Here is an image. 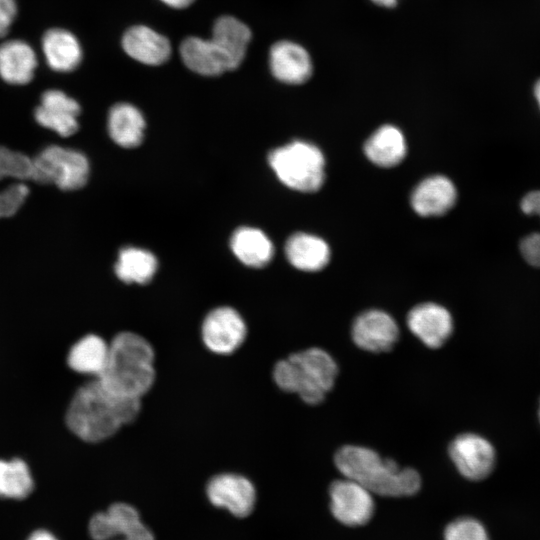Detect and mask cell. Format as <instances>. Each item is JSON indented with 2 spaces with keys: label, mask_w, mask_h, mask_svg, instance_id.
<instances>
[{
  "label": "cell",
  "mask_w": 540,
  "mask_h": 540,
  "mask_svg": "<svg viewBox=\"0 0 540 540\" xmlns=\"http://www.w3.org/2000/svg\"><path fill=\"white\" fill-rule=\"evenodd\" d=\"M157 270L155 256L144 249L126 247L119 252L115 264L117 277L125 283L146 284Z\"/></svg>",
  "instance_id": "cell-27"
},
{
  "label": "cell",
  "mask_w": 540,
  "mask_h": 540,
  "mask_svg": "<svg viewBox=\"0 0 540 540\" xmlns=\"http://www.w3.org/2000/svg\"><path fill=\"white\" fill-rule=\"evenodd\" d=\"M37 60L33 49L23 41L0 45V76L10 84H26L33 78Z\"/></svg>",
  "instance_id": "cell-21"
},
{
  "label": "cell",
  "mask_w": 540,
  "mask_h": 540,
  "mask_svg": "<svg viewBox=\"0 0 540 540\" xmlns=\"http://www.w3.org/2000/svg\"><path fill=\"white\" fill-rule=\"evenodd\" d=\"M32 159L23 153L0 146V182L32 180Z\"/></svg>",
  "instance_id": "cell-28"
},
{
  "label": "cell",
  "mask_w": 540,
  "mask_h": 540,
  "mask_svg": "<svg viewBox=\"0 0 540 540\" xmlns=\"http://www.w3.org/2000/svg\"><path fill=\"white\" fill-rule=\"evenodd\" d=\"M26 540H60L52 531L46 528L33 530Z\"/></svg>",
  "instance_id": "cell-35"
},
{
  "label": "cell",
  "mask_w": 540,
  "mask_h": 540,
  "mask_svg": "<svg viewBox=\"0 0 540 540\" xmlns=\"http://www.w3.org/2000/svg\"><path fill=\"white\" fill-rule=\"evenodd\" d=\"M122 47L134 60L151 66L165 63L172 51L167 37L145 25H135L126 30Z\"/></svg>",
  "instance_id": "cell-14"
},
{
  "label": "cell",
  "mask_w": 540,
  "mask_h": 540,
  "mask_svg": "<svg viewBox=\"0 0 540 540\" xmlns=\"http://www.w3.org/2000/svg\"><path fill=\"white\" fill-rule=\"evenodd\" d=\"M109 352V344L101 337L89 334L78 340L70 349L69 367L82 374L96 376L102 373Z\"/></svg>",
  "instance_id": "cell-25"
},
{
  "label": "cell",
  "mask_w": 540,
  "mask_h": 540,
  "mask_svg": "<svg viewBox=\"0 0 540 540\" xmlns=\"http://www.w3.org/2000/svg\"><path fill=\"white\" fill-rule=\"evenodd\" d=\"M406 152L404 135L393 125L379 127L364 144L367 158L380 167L388 168L399 164Z\"/></svg>",
  "instance_id": "cell-20"
},
{
  "label": "cell",
  "mask_w": 540,
  "mask_h": 540,
  "mask_svg": "<svg viewBox=\"0 0 540 540\" xmlns=\"http://www.w3.org/2000/svg\"><path fill=\"white\" fill-rule=\"evenodd\" d=\"M448 452L459 473L469 480H483L494 469L495 449L486 438L478 434L458 435L450 443Z\"/></svg>",
  "instance_id": "cell-8"
},
{
  "label": "cell",
  "mask_w": 540,
  "mask_h": 540,
  "mask_svg": "<svg viewBox=\"0 0 540 540\" xmlns=\"http://www.w3.org/2000/svg\"><path fill=\"white\" fill-rule=\"evenodd\" d=\"M113 540H154L152 532L141 522L128 531L117 535Z\"/></svg>",
  "instance_id": "cell-33"
},
{
  "label": "cell",
  "mask_w": 540,
  "mask_h": 540,
  "mask_svg": "<svg viewBox=\"0 0 540 540\" xmlns=\"http://www.w3.org/2000/svg\"><path fill=\"white\" fill-rule=\"evenodd\" d=\"M524 259L535 267H540V233L535 232L524 237L520 243Z\"/></svg>",
  "instance_id": "cell-31"
},
{
  "label": "cell",
  "mask_w": 540,
  "mask_h": 540,
  "mask_svg": "<svg viewBox=\"0 0 540 540\" xmlns=\"http://www.w3.org/2000/svg\"><path fill=\"white\" fill-rule=\"evenodd\" d=\"M269 66L273 76L286 84H302L312 74L308 52L299 44L286 40L270 48Z\"/></svg>",
  "instance_id": "cell-15"
},
{
  "label": "cell",
  "mask_w": 540,
  "mask_h": 540,
  "mask_svg": "<svg viewBox=\"0 0 540 540\" xmlns=\"http://www.w3.org/2000/svg\"><path fill=\"white\" fill-rule=\"evenodd\" d=\"M338 367L332 356L318 347H311L278 361L273 379L283 391L298 394L307 404L321 403L333 388Z\"/></svg>",
  "instance_id": "cell-4"
},
{
  "label": "cell",
  "mask_w": 540,
  "mask_h": 540,
  "mask_svg": "<svg viewBox=\"0 0 540 540\" xmlns=\"http://www.w3.org/2000/svg\"><path fill=\"white\" fill-rule=\"evenodd\" d=\"M179 52L185 66L197 74L218 76L230 71L226 58L211 38L187 37L180 44Z\"/></svg>",
  "instance_id": "cell-18"
},
{
  "label": "cell",
  "mask_w": 540,
  "mask_h": 540,
  "mask_svg": "<svg viewBox=\"0 0 540 540\" xmlns=\"http://www.w3.org/2000/svg\"><path fill=\"white\" fill-rule=\"evenodd\" d=\"M521 209L527 215L540 217V190L526 194L521 201Z\"/></svg>",
  "instance_id": "cell-34"
},
{
  "label": "cell",
  "mask_w": 540,
  "mask_h": 540,
  "mask_svg": "<svg viewBox=\"0 0 540 540\" xmlns=\"http://www.w3.org/2000/svg\"><path fill=\"white\" fill-rule=\"evenodd\" d=\"M445 540H489L485 527L470 517L458 518L447 525Z\"/></svg>",
  "instance_id": "cell-29"
},
{
  "label": "cell",
  "mask_w": 540,
  "mask_h": 540,
  "mask_svg": "<svg viewBox=\"0 0 540 540\" xmlns=\"http://www.w3.org/2000/svg\"><path fill=\"white\" fill-rule=\"evenodd\" d=\"M285 253L295 268L315 272L323 269L330 259V248L320 237L295 233L286 242Z\"/></svg>",
  "instance_id": "cell-19"
},
{
  "label": "cell",
  "mask_w": 540,
  "mask_h": 540,
  "mask_svg": "<svg viewBox=\"0 0 540 540\" xmlns=\"http://www.w3.org/2000/svg\"><path fill=\"white\" fill-rule=\"evenodd\" d=\"M35 488L32 469L20 458L0 459V499L23 500Z\"/></svg>",
  "instance_id": "cell-26"
},
{
  "label": "cell",
  "mask_w": 540,
  "mask_h": 540,
  "mask_svg": "<svg viewBox=\"0 0 540 540\" xmlns=\"http://www.w3.org/2000/svg\"><path fill=\"white\" fill-rule=\"evenodd\" d=\"M535 97L538 101V104L540 106V80L537 81L534 88Z\"/></svg>",
  "instance_id": "cell-38"
},
{
  "label": "cell",
  "mask_w": 540,
  "mask_h": 540,
  "mask_svg": "<svg viewBox=\"0 0 540 540\" xmlns=\"http://www.w3.org/2000/svg\"><path fill=\"white\" fill-rule=\"evenodd\" d=\"M79 113L80 106L73 98L59 90H48L42 95L34 116L41 126L68 137L78 130Z\"/></svg>",
  "instance_id": "cell-13"
},
{
  "label": "cell",
  "mask_w": 540,
  "mask_h": 540,
  "mask_svg": "<svg viewBox=\"0 0 540 540\" xmlns=\"http://www.w3.org/2000/svg\"><path fill=\"white\" fill-rule=\"evenodd\" d=\"M330 510L346 526H361L369 522L375 510L373 494L359 483L343 478L329 487Z\"/></svg>",
  "instance_id": "cell-7"
},
{
  "label": "cell",
  "mask_w": 540,
  "mask_h": 540,
  "mask_svg": "<svg viewBox=\"0 0 540 540\" xmlns=\"http://www.w3.org/2000/svg\"><path fill=\"white\" fill-rule=\"evenodd\" d=\"M28 194L29 188L23 182H14L6 187H0V218L14 215L23 205Z\"/></svg>",
  "instance_id": "cell-30"
},
{
  "label": "cell",
  "mask_w": 540,
  "mask_h": 540,
  "mask_svg": "<svg viewBox=\"0 0 540 540\" xmlns=\"http://www.w3.org/2000/svg\"><path fill=\"white\" fill-rule=\"evenodd\" d=\"M16 12L15 0H0V37L7 34Z\"/></svg>",
  "instance_id": "cell-32"
},
{
  "label": "cell",
  "mask_w": 540,
  "mask_h": 540,
  "mask_svg": "<svg viewBox=\"0 0 540 540\" xmlns=\"http://www.w3.org/2000/svg\"><path fill=\"white\" fill-rule=\"evenodd\" d=\"M207 496L217 507L237 517L248 516L255 505L256 491L247 478L231 473L214 476L207 485Z\"/></svg>",
  "instance_id": "cell-11"
},
{
  "label": "cell",
  "mask_w": 540,
  "mask_h": 540,
  "mask_svg": "<svg viewBox=\"0 0 540 540\" xmlns=\"http://www.w3.org/2000/svg\"><path fill=\"white\" fill-rule=\"evenodd\" d=\"M246 334V324L241 315L226 306L211 310L201 327L205 346L217 354L234 352L243 343Z\"/></svg>",
  "instance_id": "cell-9"
},
{
  "label": "cell",
  "mask_w": 540,
  "mask_h": 540,
  "mask_svg": "<svg viewBox=\"0 0 540 540\" xmlns=\"http://www.w3.org/2000/svg\"><path fill=\"white\" fill-rule=\"evenodd\" d=\"M457 191L450 179L434 175L422 180L411 194V206L420 216H439L456 202Z\"/></svg>",
  "instance_id": "cell-16"
},
{
  "label": "cell",
  "mask_w": 540,
  "mask_h": 540,
  "mask_svg": "<svg viewBox=\"0 0 540 540\" xmlns=\"http://www.w3.org/2000/svg\"><path fill=\"white\" fill-rule=\"evenodd\" d=\"M49 66L59 72L74 70L81 62L82 51L75 36L63 29L47 31L42 41Z\"/></svg>",
  "instance_id": "cell-23"
},
{
  "label": "cell",
  "mask_w": 540,
  "mask_h": 540,
  "mask_svg": "<svg viewBox=\"0 0 540 540\" xmlns=\"http://www.w3.org/2000/svg\"><path fill=\"white\" fill-rule=\"evenodd\" d=\"M251 37V30L245 23L225 15L215 21L211 40L226 58L230 70H234L245 58Z\"/></svg>",
  "instance_id": "cell-17"
},
{
  "label": "cell",
  "mask_w": 540,
  "mask_h": 540,
  "mask_svg": "<svg viewBox=\"0 0 540 540\" xmlns=\"http://www.w3.org/2000/svg\"><path fill=\"white\" fill-rule=\"evenodd\" d=\"M538 415H539V421H540V403H539V411H538Z\"/></svg>",
  "instance_id": "cell-39"
},
{
  "label": "cell",
  "mask_w": 540,
  "mask_h": 540,
  "mask_svg": "<svg viewBox=\"0 0 540 540\" xmlns=\"http://www.w3.org/2000/svg\"><path fill=\"white\" fill-rule=\"evenodd\" d=\"M167 6L175 9H183L190 6L195 0H160Z\"/></svg>",
  "instance_id": "cell-36"
},
{
  "label": "cell",
  "mask_w": 540,
  "mask_h": 540,
  "mask_svg": "<svg viewBox=\"0 0 540 540\" xmlns=\"http://www.w3.org/2000/svg\"><path fill=\"white\" fill-rule=\"evenodd\" d=\"M351 334L359 348L381 353L389 351L397 342L399 328L395 319L387 312L370 309L354 319Z\"/></svg>",
  "instance_id": "cell-10"
},
{
  "label": "cell",
  "mask_w": 540,
  "mask_h": 540,
  "mask_svg": "<svg viewBox=\"0 0 540 540\" xmlns=\"http://www.w3.org/2000/svg\"><path fill=\"white\" fill-rule=\"evenodd\" d=\"M334 461L345 478L359 483L372 494L411 496L421 487V478L416 470L400 468L393 459H383L367 447L345 445L336 452Z\"/></svg>",
  "instance_id": "cell-2"
},
{
  "label": "cell",
  "mask_w": 540,
  "mask_h": 540,
  "mask_svg": "<svg viewBox=\"0 0 540 540\" xmlns=\"http://www.w3.org/2000/svg\"><path fill=\"white\" fill-rule=\"evenodd\" d=\"M145 120L130 103H117L109 111L108 131L112 140L125 148L138 146L143 139Z\"/></svg>",
  "instance_id": "cell-22"
},
{
  "label": "cell",
  "mask_w": 540,
  "mask_h": 540,
  "mask_svg": "<svg viewBox=\"0 0 540 540\" xmlns=\"http://www.w3.org/2000/svg\"><path fill=\"white\" fill-rule=\"evenodd\" d=\"M231 249L243 264L254 268L267 265L274 254L270 239L252 227H241L233 233Z\"/></svg>",
  "instance_id": "cell-24"
},
{
  "label": "cell",
  "mask_w": 540,
  "mask_h": 540,
  "mask_svg": "<svg viewBox=\"0 0 540 540\" xmlns=\"http://www.w3.org/2000/svg\"><path fill=\"white\" fill-rule=\"evenodd\" d=\"M407 326L429 348L441 347L451 336L453 319L450 312L436 303H421L407 315Z\"/></svg>",
  "instance_id": "cell-12"
},
{
  "label": "cell",
  "mask_w": 540,
  "mask_h": 540,
  "mask_svg": "<svg viewBox=\"0 0 540 540\" xmlns=\"http://www.w3.org/2000/svg\"><path fill=\"white\" fill-rule=\"evenodd\" d=\"M32 180L70 191L83 187L89 176L87 157L74 149L50 145L32 159Z\"/></svg>",
  "instance_id": "cell-6"
},
{
  "label": "cell",
  "mask_w": 540,
  "mask_h": 540,
  "mask_svg": "<svg viewBox=\"0 0 540 540\" xmlns=\"http://www.w3.org/2000/svg\"><path fill=\"white\" fill-rule=\"evenodd\" d=\"M377 5L383 6V7H393L396 5L397 0H372Z\"/></svg>",
  "instance_id": "cell-37"
},
{
  "label": "cell",
  "mask_w": 540,
  "mask_h": 540,
  "mask_svg": "<svg viewBox=\"0 0 540 540\" xmlns=\"http://www.w3.org/2000/svg\"><path fill=\"white\" fill-rule=\"evenodd\" d=\"M268 161L278 179L293 190L314 192L324 182L325 159L311 143L293 141L273 150Z\"/></svg>",
  "instance_id": "cell-5"
},
{
  "label": "cell",
  "mask_w": 540,
  "mask_h": 540,
  "mask_svg": "<svg viewBox=\"0 0 540 540\" xmlns=\"http://www.w3.org/2000/svg\"><path fill=\"white\" fill-rule=\"evenodd\" d=\"M140 408V399L117 395L96 378L74 394L66 412V424L81 440L96 443L133 422Z\"/></svg>",
  "instance_id": "cell-1"
},
{
  "label": "cell",
  "mask_w": 540,
  "mask_h": 540,
  "mask_svg": "<svg viewBox=\"0 0 540 540\" xmlns=\"http://www.w3.org/2000/svg\"><path fill=\"white\" fill-rule=\"evenodd\" d=\"M97 379L117 395L141 399L155 380L151 344L133 332L117 334L109 344L106 365Z\"/></svg>",
  "instance_id": "cell-3"
}]
</instances>
